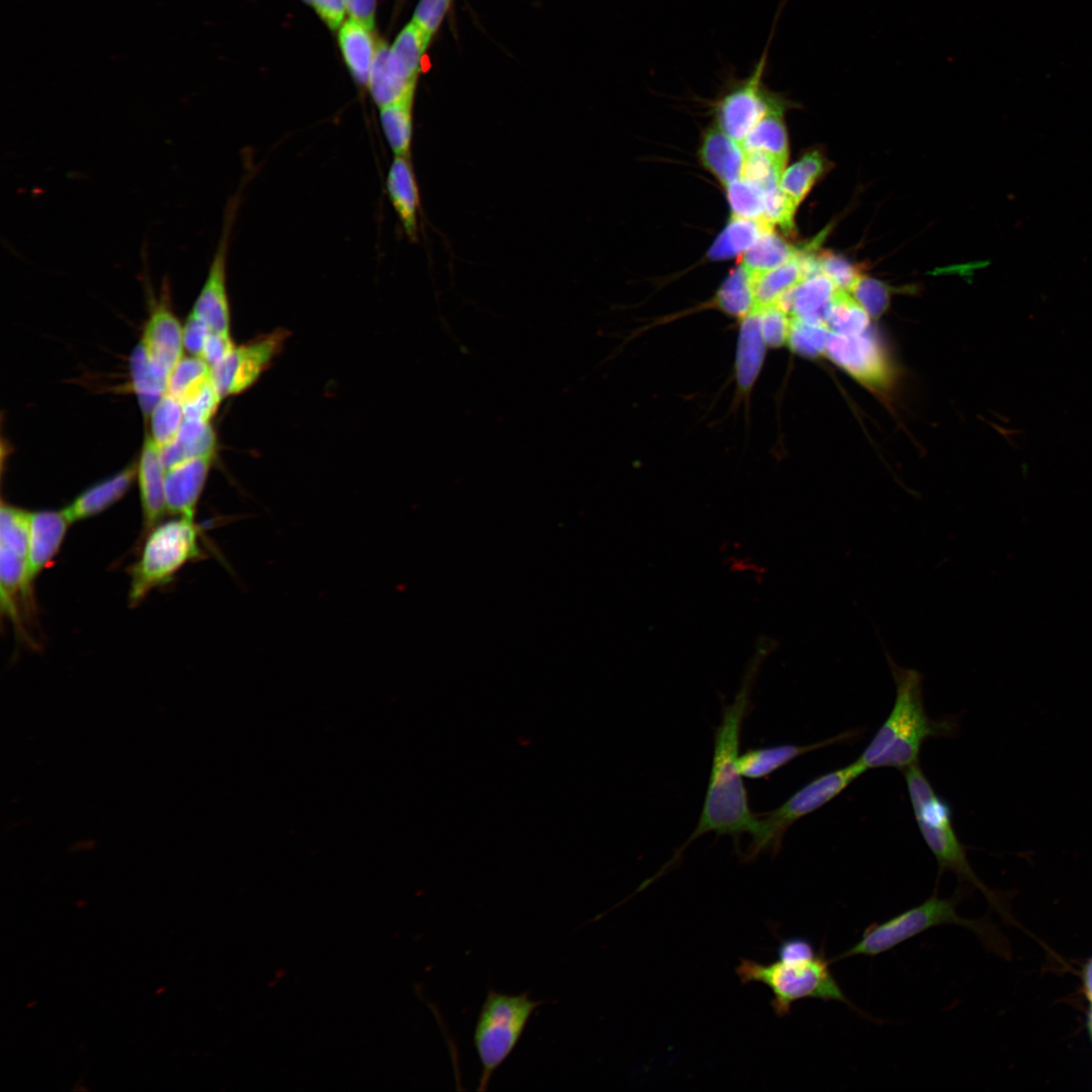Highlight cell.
I'll return each instance as SVG.
<instances>
[{
  "label": "cell",
  "instance_id": "6da1fadb",
  "mask_svg": "<svg viewBox=\"0 0 1092 1092\" xmlns=\"http://www.w3.org/2000/svg\"><path fill=\"white\" fill-rule=\"evenodd\" d=\"M771 649L770 640H758L734 700L723 708L721 722L714 730L712 766L702 812L695 830L677 854L692 841L709 832L730 835L738 842L743 833L753 836L758 829L759 817L749 808L738 765L739 741L753 682Z\"/></svg>",
  "mask_w": 1092,
  "mask_h": 1092
},
{
  "label": "cell",
  "instance_id": "7a4b0ae2",
  "mask_svg": "<svg viewBox=\"0 0 1092 1092\" xmlns=\"http://www.w3.org/2000/svg\"><path fill=\"white\" fill-rule=\"evenodd\" d=\"M896 687V697L885 719L856 761L864 768L894 767L901 770L919 763L925 741L952 735L953 719H932L923 702V676L913 668L896 664L887 655Z\"/></svg>",
  "mask_w": 1092,
  "mask_h": 1092
},
{
  "label": "cell",
  "instance_id": "3957f363",
  "mask_svg": "<svg viewBox=\"0 0 1092 1092\" xmlns=\"http://www.w3.org/2000/svg\"><path fill=\"white\" fill-rule=\"evenodd\" d=\"M200 533L195 519L176 517L160 522L144 536L139 557L128 572L130 607L171 582L188 562L202 557Z\"/></svg>",
  "mask_w": 1092,
  "mask_h": 1092
},
{
  "label": "cell",
  "instance_id": "277c9868",
  "mask_svg": "<svg viewBox=\"0 0 1092 1092\" xmlns=\"http://www.w3.org/2000/svg\"><path fill=\"white\" fill-rule=\"evenodd\" d=\"M903 772L917 826L937 861L939 876L952 872L960 882L978 888L990 901L997 903V898L979 880L968 860L965 846L954 831L948 803L937 795L919 763Z\"/></svg>",
  "mask_w": 1092,
  "mask_h": 1092
},
{
  "label": "cell",
  "instance_id": "5b68a950",
  "mask_svg": "<svg viewBox=\"0 0 1092 1092\" xmlns=\"http://www.w3.org/2000/svg\"><path fill=\"white\" fill-rule=\"evenodd\" d=\"M830 964L821 947L814 959L798 963L778 960L761 964L742 959L736 974L743 984L757 982L768 987L772 994L770 1005L780 1017L789 1014L793 1004L802 999L838 1001L858 1011L830 971Z\"/></svg>",
  "mask_w": 1092,
  "mask_h": 1092
},
{
  "label": "cell",
  "instance_id": "8992f818",
  "mask_svg": "<svg viewBox=\"0 0 1092 1092\" xmlns=\"http://www.w3.org/2000/svg\"><path fill=\"white\" fill-rule=\"evenodd\" d=\"M962 898L963 889H958L949 898H940L934 892L921 904L882 923H872L852 946L830 961L833 963L856 956L876 957L930 928L948 924L967 927L981 939L992 941V930L987 923L959 915L957 908Z\"/></svg>",
  "mask_w": 1092,
  "mask_h": 1092
},
{
  "label": "cell",
  "instance_id": "52a82bcc",
  "mask_svg": "<svg viewBox=\"0 0 1092 1092\" xmlns=\"http://www.w3.org/2000/svg\"><path fill=\"white\" fill-rule=\"evenodd\" d=\"M542 1004L532 1000L528 992L512 995L488 989L473 1033L481 1064L478 1091L486 1090L491 1076L511 1055L531 1015Z\"/></svg>",
  "mask_w": 1092,
  "mask_h": 1092
},
{
  "label": "cell",
  "instance_id": "ba28073f",
  "mask_svg": "<svg viewBox=\"0 0 1092 1092\" xmlns=\"http://www.w3.org/2000/svg\"><path fill=\"white\" fill-rule=\"evenodd\" d=\"M864 768L856 759L843 767L821 775L807 783L780 807L763 813L758 829L751 836L745 858L752 859L763 851L776 855L787 830L799 819L820 809L840 795L859 778Z\"/></svg>",
  "mask_w": 1092,
  "mask_h": 1092
},
{
  "label": "cell",
  "instance_id": "9c48e42d",
  "mask_svg": "<svg viewBox=\"0 0 1092 1092\" xmlns=\"http://www.w3.org/2000/svg\"><path fill=\"white\" fill-rule=\"evenodd\" d=\"M772 35L774 27L750 74L744 79L730 82L714 106L716 125L740 145L769 109L786 100L771 93L763 84Z\"/></svg>",
  "mask_w": 1092,
  "mask_h": 1092
},
{
  "label": "cell",
  "instance_id": "30bf717a",
  "mask_svg": "<svg viewBox=\"0 0 1092 1092\" xmlns=\"http://www.w3.org/2000/svg\"><path fill=\"white\" fill-rule=\"evenodd\" d=\"M285 339L286 332L276 331L235 346L221 362L211 367V379L220 397L239 394L251 387L280 351Z\"/></svg>",
  "mask_w": 1092,
  "mask_h": 1092
},
{
  "label": "cell",
  "instance_id": "8fae6325",
  "mask_svg": "<svg viewBox=\"0 0 1092 1092\" xmlns=\"http://www.w3.org/2000/svg\"><path fill=\"white\" fill-rule=\"evenodd\" d=\"M825 355L852 377L868 386L883 388L892 380V370L882 346L868 331L841 335L829 331Z\"/></svg>",
  "mask_w": 1092,
  "mask_h": 1092
},
{
  "label": "cell",
  "instance_id": "7c38bea8",
  "mask_svg": "<svg viewBox=\"0 0 1092 1092\" xmlns=\"http://www.w3.org/2000/svg\"><path fill=\"white\" fill-rule=\"evenodd\" d=\"M238 195L229 201L221 235L212 256L204 284L191 312L213 332L230 334V304L226 290V259L231 231L238 207Z\"/></svg>",
  "mask_w": 1092,
  "mask_h": 1092
},
{
  "label": "cell",
  "instance_id": "4fadbf2b",
  "mask_svg": "<svg viewBox=\"0 0 1092 1092\" xmlns=\"http://www.w3.org/2000/svg\"><path fill=\"white\" fill-rule=\"evenodd\" d=\"M141 344L150 360L168 378L183 358V327L169 307L166 298L153 305L142 336Z\"/></svg>",
  "mask_w": 1092,
  "mask_h": 1092
},
{
  "label": "cell",
  "instance_id": "5bb4252c",
  "mask_svg": "<svg viewBox=\"0 0 1092 1092\" xmlns=\"http://www.w3.org/2000/svg\"><path fill=\"white\" fill-rule=\"evenodd\" d=\"M72 525L63 510H40L30 513L29 539L26 553V587L33 596L36 577L55 559Z\"/></svg>",
  "mask_w": 1092,
  "mask_h": 1092
},
{
  "label": "cell",
  "instance_id": "9a60e30c",
  "mask_svg": "<svg viewBox=\"0 0 1092 1092\" xmlns=\"http://www.w3.org/2000/svg\"><path fill=\"white\" fill-rule=\"evenodd\" d=\"M213 457H202L176 464L165 472L167 513L174 517L195 519Z\"/></svg>",
  "mask_w": 1092,
  "mask_h": 1092
},
{
  "label": "cell",
  "instance_id": "2e32d148",
  "mask_svg": "<svg viewBox=\"0 0 1092 1092\" xmlns=\"http://www.w3.org/2000/svg\"><path fill=\"white\" fill-rule=\"evenodd\" d=\"M165 472L160 448L151 436L147 435L136 463L144 536L168 514L165 500Z\"/></svg>",
  "mask_w": 1092,
  "mask_h": 1092
},
{
  "label": "cell",
  "instance_id": "e0dca14e",
  "mask_svg": "<svg viewBox=\"0 0 1092 1092\" xmlns=\"http://www.w3.org/2000/svg\"><path fill=\"white\" fill-rule=\"evenodd\" d=\"M859 735L857 729L844 731L830 738L809 744H777L751 748L739 755L738 765L743 778L758 780L791 762L793 759L830 745L847 742Z\"/></svg>",
  "mask_w": 1092,
  "mask_h": 1092
},
{
  "label": "cell",
  "instance_id": "ac0fdd59",
  "mask_svg": "<svg viewBox=\"0 0 1092 1092\" xmlns=\"http://www.w3.org/2000/svg\"><path fill=\"white\" fill-rule=\"evenodd\" d=\"M136 477V463L87 487L63 509L71 524L93 518L109 509L128 491Z\"/></svg>",
  "mask_w": 1092,
  "mask_h": 1092
},
{
  "label": "cell",
  "instance_id": "d6986e66",
  "mask_svg": "<svg viewBox=\"0 0 1092 1092\" xmlns=\"http://www.w3.org/2000/svg\"><path fill=\"white\" fill-rule=\"evenodd\" d=\"M1 614L12 623L18 634L24 635L19 605L33 610V596L26 587V557L0 545Z\"/></svg>",
  "mask_w": 1092,
  "mask_h": 1092
},
{
  "label": "cell",
  "instance_id": "ffe728a7",
  "mask_svg": "<svg viewBox=\"0 0 1092 1092\" xmlns=\"http://www.w3.org/2000/svg\"><path fill=\"white\" fill-rule=\"evenodd\" d=\"M836 290L831 280L818 272L786 293L778 304L791 316L825 326L826 313Z\"/></svg>",
  "mask_w": 1092,
  "mask_h": 1092
},
{
  "label": "cell",
  "instance_id": "44dd1931",
  "mask_svg": "<svg viewBox=\"0 0 1092 1092\" xmlns=\"http://www.w3.org/2000/svg\"><path fill=\"white\" fill-rule=\"evenodd\" d=\"M700 158L707 170L724 186L742 178L745 152L741 145L717 125L705 132Z\"/></svg>",
  "mask_w": 1092,
  "mask_h": 1092
},
{
  "label": "cell",
  "instance_id": "7402d4cb",
  "mask_svg": "<svg viewBox=\"0 0 1092 1092\" xmlns=\"http://www.w3.org/2000/svg\"><path fill=\"white\" fill-rule=\"evenodd\" d=\"M809 249L785 264L752 276L754 309L778 304L782 297L810 275Z\"/></svg>",
  "mask_w": 1092,
  "mask_h": 1092
},
{
  "label": "cell",
  "instance_id": "603a6c76",
  "mask_svg": "<svg viewBox=\"0 0 1092 1092\" xmlns=\"http://www.w3.org/2000/svg\"><path fill=\"white\" fill-rule=\"evenodd\" d=\"M386 188L389 200L405 231L413 240L418 230L419 192L410 156H394Z\"/></svg>",
  "mask_w": 1092,
  "mask_h": 1092
},
{
  "label": "cell",
  "instance_id": "cb8c5ba5",
  "mask_svg": "<svg viewBox=\"0 0 1092 1092\" xmlns=\"http://www.w3.org/2000/svg\"><path fill=\"white\" fill-rule=\"evenodd\" d=\"M216 435L209 422L185 419L176 438L160 449L166 469L181 462L213 457Z\"/></svg>",
  "mask_w": 1092,
  "mask_h": 1092
},
{
  "label": "cell",
  "instance_id": "d4e9b609",
  "mask_svg": "<svg viewBox=\"0 0 1092 1092\" xmlns=\"http://www.w3.org/2000/svg\"><path fill=\"white\" fill-rule=\"evenodd\" d=\"M339 44L354 79L361 85H368L377 48V44L374 46L371 29L350 18L340 27Z\"/></svg>",
  "mask_w": 1092,
  "mask_h": 1092
},
{
  "label": "cell",
  "instance_id": "484cf974",
  "mask_svg": "<svg viewBox=\"0 0 1092 1092\" xmlns=\"http://www.w3.org/2000/svg\"><path fill=\"white\" fill-rule=\"evenodd\" d=\"M787 100L769 109L754 125L741 144L745 153L763 152L786 165L789 157V142L784 122Z\"/></svg>",
  "mask_w": 1092,
  "mask_h": 1092
},
{
  "label": "cell",
  "instance_id": "4316f807",
  "mask_svg": "<svg viewBox=\"0 0 1092 1092\" xmlns=\"http://www.w3.org/2000/svg\"><path fill=\"white\" fill-rule=\"evenodd\" d=\"M417 81L403 77L391 64L390 47L377 42L371 66L368 87L375 103L382 107L416 88Z\"/></svg>",
  "mask_w": 1092,
  "mask_h": 1092
},
{
  "label": "cell",
  "instance_id": "83f0119b",
  "mask_svg": "<svg viewBox=\"0 0 1092 1092\" xmlns=\"http://www.w3.org/2000/svg\"><path fill=\"white\" fill-rule=\"evenodd\" d=\"M133 390L146 417L167 393L168 376L148 357L140 343L132 351L129 361Z\"/></svg>",
  "mask_w": 1092,
  "mask_h": 1092
},
{
  "label": "cell",
  "instance_id": "f1b7e54d",
  "mask_svg": "<svg viewBox=\"0 0 1092 1092\" xmlns=\"http://www.w3.org/2000/svg\"><path fill=\"white\" fill-rule=\"evenodd\" d=\"M764 346L758 314L752 310L742 318L736 360L737 381L744 390L750 388L759 372Z\"/></svg>",
  "mask_w": 1092,
  "mask_h": 1092
},
{
  "label": "cell",
  "instance_id": "f546056e",
  "mask_svg": "<svg viewBox=\"0 0 1092 1092\" xmlns=\"http://www.w3.org/2000/svg\"><path fill=\"white\" fill-rule=\"evenodd\" d=\"M416 88L380 107V122L394 156H410L413 136V107Z\"/></svg>",
  "mask_w": 1092,
  "mask_h": 1092
},
{
  "label": "cell",
  "instance_id": "4dcf8cb0",
  "mask_svg": "<svg viewBox=\"0 0 1092 1092\" xmlns=\"http://www.w3.org/2000/svg\"><path fill=\"white\" fill-rule=\"evenodd\" d=\"M774 230L762 220L732 215L708 251L711 260L729 259L745 253L760 237Z\"/></svg>",
  "mask_w": 1092,
  "mask_h": 1092
},
{
  "label": "cell",
  "instance_id": "1f68e13d",
  "mask_svg": "<svg viewBox=\"0 0 1092 1092\" xmlns=\"http://www.w3.org/2000/svg\"><path fill=\"white\" fill-rule=\"evenodd\" d=\"M802 252L769 230L742 254L741 263L751 275L772 270Z\"/></svg>",
  "mask_w": 1092,
  "mask_h": 1092
},
{
  "label": "cell",
  "instance_id": "d6a6232c",
  "mask_svg": "<svg viewBox=\"0 0 1092 1092\" xmlns=\"http://www.w3.org/2000/svg\"><path fill=\"white\" fill-rule=\"evenodd\" d=\"M431 38L413 21L396 36L390 47L393 67L406 79L417 81L421 63Z\"/></svg>",
  "mask_w": 1092,
  "mask_h": 1092
},
{
  "label": "cell",
  "instance_id": "836d02e7",
  "mask_svg": "<svg viewBox=\"0 0 1092 1092\" xmlns=\"http://www.w3.org/2000/svg\"><path fill=\"white\" fill-rule=\"evenodd\" d=\"M826 170L824 157L817 151L805 154L800 161L785 170L781 182V189L797 205L810 192L814 184L821 178Z\"/></svg>",
  "mask_w": 1092,
  "mask_h": 1092
},
{
  "label": "cell",
  "instance_id": "e575fe53",
  "mask_svg": "<svg viewBox=\"0 0 1092 1092\" xmlns=\"http://www.w3.org/2000/svg\"><path fill=\"white\" fill-rule=\"evenodd\" d=\"M716 301L725 312L742 318L753 310L752 276L742 264L737 266L723 282Z\"/></svg>",
  "mask_w": 1092,
  "mask_h": 1092
},
{
  "label": "cell",
  "instance_id": "d590c367",
  "mask_svg": "<svg viewBox=\"0 0 1092 1092\" xmlns=\"http://www.w3.org/2000/svg\"><path fill=\"white\" fill-rule=\"evenodd\" d=\"M870 315L848 292L836 290L827 310L825 326L841 335H858L868 331Z\"/></svg>",
  "mask_w": 1092,
  "mask_h": 1092
},
{
  "label": "cell",
  "instance_id": "8d00e7d4",
  "mask_svg": "<svg viewBox=\"0 0 1092 1092\" xmlns=\"http://www.w3.org/2000/svg\"><path fill=\"white\" fill-rule=\"evenodd\" d=\"M151 438L161 449L177 436L184 420V411L179 399L168 392L152 411Z\"/></svg>",
  "mask_w": 1092,
  "mask_h": 1092
},
{
  "label": "cell",
  "instance_id": "74e56055",
  "mask_svg": "<svg viewBox=\"0 0 1092 1092\" xmlns=\"http://www.w3.org/2000/svg\"><path fill=\"white\" fill-rule=\"evenodd\" d=\"M30 511L18 508L4 500L0 507V545L26 557Z\"/></svg>",
  "mask_w": 1092,
  "mask_h": 1092
},
{
  "label": "cell",
  "instance_id": "f35d334b",
  "mask_svg": "<svg viewBox=\"0 0 1092 1092\" xmlns=\"http://www.w3.org/2000/svg\"><path fill=\"white\" fill-rule=\"evenodd\" d=\"M210 376L211 368L202 358L183 357L169 375L167 392L181 401Z\"/></svg>",
  "mask_w": 1092,
  "mask_h": 1092
},
{
  "label": "cell",
  "instance_id": "ab89813d",
  "mask_svg": "<svg viewBox=\"0 0 1092 1092\" xmlns=\"http://www.w3.org/2000/svg\"><path fill=\"white\" fill-rule=\"evenodd\" d=\"M725 188L732 215L763 221L765 193L762 188L743 178Z\"/></svg>",
  "mask_w": 1092,
  "mask_h": 1092
},
{
  "label": "cell",
  "instance_id": "60d3db41",
  "mask_svg": "<svg viewBox=\"0 0 1092 1092\" xmlns=\"http://www.w3.org/2000/svg\"><path fill=\"white\" fill-rule=\"evenodd\" d=\"M829 330L826 326L791 316L788 344L793 351L806 357L825 354Z\"/></svg>",
  "mask_w": 1092,
  "mask_h": 1092
},
{
  "label": "cell",
  "instance_id": "b9f144b4",
  "mask_svg": "<svg viewBox=\"0 0 1092 1092\" xmlns=\"http://www.w3.org/2000/svg\"><path fill=\"white\" fill-rule=\"evenodd\" d=\"M786 165L763 152L745 153L742 178L755 183L764 193L780 186Z\"/></svg>",
  "mask_w": 1092,
  "mask_h": 1092
},
{
  "label": "cell",
  "instance_id": "7bdbcfd3",
  "mask_svg": "<svg viewBox=\"0 0 1092 1092\" xmlns=\"http://www.w3.org/2000/svg\"><path fill=\"white\" fill-rule=\"evenodd\" d=\"M821 272L834 284L837 290L851 293L856 282L862 276L857 266L829 251L816 255Z\"/></svg>",
  "mask_w": 1092,
  "mask_h": 1092
},
{
  "label": "cell",
  "instance_id": "ee69618b",
  "mask_svg": "<svg viewBox=\"0 0 1092 1092\" xmlns=\"http://www.w3.org/2000/svg\"><path fill=\"white\" fill-rule=\"evenodd\" d=\"M221 397L211 376L182 400L185 419L209 422L216 413Z\"/></svg>",
  "mask_w": 1092,
  "mask_h": 1092
},
{
  "label": "cell",
  "instance_id": "f6af8a7d",
  "mask_svg": "<svg viewBox=\"0 0 1092 1092\" xmlns=\"http://www.w3.org/2000/svg\"><path fill=\"white\" fill-rule=\"evenodd\" d=\"M766 346L780 347L788 342L791 315L779 304L754 309Z\"/></svg>",
  "mask_w": 1092,
  "mask_h": 1092
},
{
  "label": "cell",
  "instance_id": "bcb514c9",
  "mask_svg": "<svg viewBox=\"0 0 1092 1092\" xmlns=\"http://www.w3.org/2000/svg\"><path fill=\"white\" fill-rule=\"evenodd\" d=\"M798 205L781 189L774 188L765 192L763 221L775 228L780 226L787 233L795 229L794 216Z\"/></svg>",
  "mask_w": 1092,
  "mask_h": 1092
},
{
  "label": "cell",
  "instance_id": "7dc6e473",
  "mask_svg": "<svg viewBox=\"0 0 1092 1092\" xmlns=\"http://www.w3.org/2000/svg\"><path fill=\"white\" fill-rule=\"evenodd\" d=\"M851 293L871 317H879L890 302L889 288L881 281L864 275L856 282Z\"/></svg>",
  "mask_w": 1092,
  "mask_h": 1092
},
{
  "label": "cell",
  "instance_id": "c3c4849f",
  "mask_svg": "<svg viewBox=\"0 0 1092 1092\" xmlns=\"http://www.w3.org/2000/svg\"><path fill=\"white\" fill-rule=\"evenodd\" d=\"M453 0H420L414 15L415 22L430 38L441 26Z\"/></svg>",
  "mask_w": 1092,
  "mask_h": 1092
},
{
  "label": "cell",
  "instance_id": "681fc988",
  "mask_svg": "<svg viewBox=\"0 0 1092 1092\" xmlns=\"http://www.w3.org/2000/svg\"><path fill=\"white\" fill-rule=\"evenodd\" d=\"M817 950L814 944L804 937H790L782 940L777 949L778 960L785 963H798L814 959Z\"/></svg>",
  "mask_w": 1092,
  "mask_h": 1092
},
{
  "label": "cell",
  "instance_id": "f907efd6",
  "mask_svg": "<svg viewBox=\"0 0 1092 1092\" xmlns=\"http://www.w3.org/2000/svg\"><path fill=\"white\" fill-rule=\"evenodd\" d=\"M210 333L209 326L196 314L190 312L183 327L184 347L193 356L200 357Z\"/></svg>",
  "mask_w": 1092,
  "mask_h": 1092
},
{
  "label": "cell",
  "instance_id": "816d5d0a",
  "mask_svg": "<svg viewBox=\"0 0 1092 1092\" xmlns=\"http://www.w3.org/2000/svg\"><path fill=\"white\" fill-rule=\"evenodd\" d=\"M235 348L230 334L213 332L209 334L203 347L200 358L210 368L221 362Z\"/></svg>",
  "mask_w": 1092,
  "mask_h": 1092
},
{
  "label": "cell",
  "instance_id": "f5cc1de1",
  "mask_svg": "<svg viewBox=\"0 0 1092 1092\" xmlns=\"http://www.w3.org/2000/svg\"><path fill=\"white\" fill-rule=\"evenodd\" d=\"M309 4L331 29L341 27L347 11L345 0H310Z\"/></svg>",
  "mask_w": 1092,
  "mask_h": 1092
},
{
  "label": "cell",
  "instance_id": "db71d44e",
  "mask_svg": "<svg viewBox=\"0 0 1092 1092\" xmlns=\"http://www.w3.org/2000/svg\"><path fill=\"white\" fill-rule=\"evenodd\" d=\"M376 0H345L350 17L372 29L374 24Z\"/></svg>",
  "mask_w": 1092,
  "mask_h": 1092
},
{
  "label": "cell",
  "instance_id": "11a10c76",
  "mask_svg": "<svg viewBox=\"0 0 1092 1092\" xmlns=\"http://www.w3.org/2000/svg\"><path fill=\"white\" fill-rule=\"evenodd\" d=\"M303 1H304V2H306V3H309V2H310V0H303Z\"/></svg>",
  "mask_w": 1092,
  "mask_h": 1092
},
{
  "label": "cell",
  "instance_id": "9f6ffc18",
  "mask_svg": "<svg viewBox=\"0 0 1092 1092\" xmlns=\"http://www.w3.org/2000/svg\"><path fill=\"white\" fill-rule=\"evenodd\" d=\"M1091 1027H1092V1013H1091Z\"/></svg>",
  "mask_w": 1092,
  "mask_h": 1092
}]
</instances>
